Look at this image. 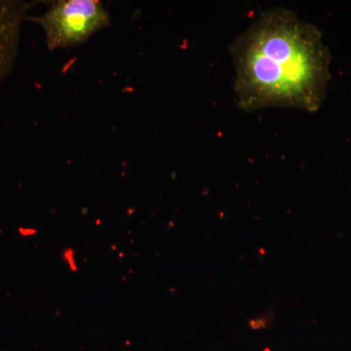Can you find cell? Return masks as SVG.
<instances>
[{"mask_svg":"<svg viewBox=\"0 0 351 351\" xmlns=\"http://www.w3.org/2000/svg\"><path fill=\"white\" fill-rule=\"evenodd\" d=\"M234 93L245 112H317L330 80L329 50L315 25L288 9L261 14L230 47Z\"/></svg>","mask_w":351,"mask_h":351,"instance_id":"6da1fadb","label":"cell"},{"mask_svg":"<svg viewBox=\"0 0 351 351\" xmlns=\"http://www.w3.org/2000/svg\"><path fill=\"white\" fill-rule=\"evenodd\" d=\"M50 50L71 47L110 27V17L99 0H59L36 19Z\"/></svg>","mask_w":351,"mask_h":351,"instance_id":"7a4b0ae2","label":"cell"},{"mask_svg":"<svg viewBox=\"0 0 351 351\" xmlns=\"http://www.w3.org/2000/svg\"><path fill=\"white\" fill-rule=\"evenodd\" d=\"M29 7L25 2L0 1V82L12 69L19 46L21 24Z\"/></svg>","mask_w":351,"mask_h":351,"instance_id":"3957f363","label":"cell"},{"mask_svg":"<svg viewBox=\"0 0 351 351\" xmlns=\"http://www.w3.org/2000/svg\"><path fill=\"white\" fill-rule=\"evenodd\" d=\"M267 321H265L263 318H258V319H253L249 322V325H250L252 329L254 330H258L262 329V328H265L267 327Z\"/></svg>","mask_w":351,"mask_h":351,"instance_id":"277c9868","label":"cell"},{"mask_svg":"<svg viewBox=\"0 0 351 351\" xmlns=\"http://www.w3.org/2000/svg\"><path fill=\"white\" fill-rule=\"evenodd\" d=\"M64 257H66V258H68V262H69V263H71V267H73V269H75V263H73V251L71 250V249H69V250H68V253H64Z\"/></svg>","mask_w":351,"mask_h":351,"instance_id":"5b68a950","label":"cell"},{"mask_svg":"<svg viewBox=\"0 0 351 351\" xmlns=\"http://www.w3.org/2000/svg\"><path fill=\"white\" fill-rule=\"evenodd\" d=\"M265 351H269V350H265Z\"/></svg>","mask_w":351,"mask_h":351,"instance_id":"8992f818","label":"cell"}]
</instances>
